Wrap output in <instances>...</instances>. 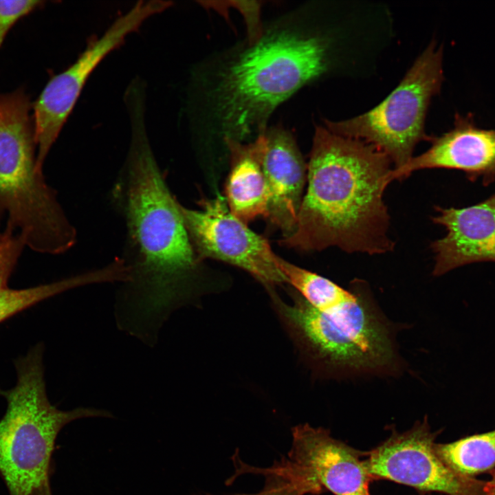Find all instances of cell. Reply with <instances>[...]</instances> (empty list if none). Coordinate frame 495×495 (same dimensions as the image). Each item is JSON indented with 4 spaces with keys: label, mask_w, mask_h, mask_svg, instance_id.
I'll list each match as a JSON object with an SVG mask.
<instances>
[{
    "label": "cell",
    "mask_w": 495,
    "mask_h": 495,
    "mask_svg": "<svg viewBox=\"0 0 495 495\" xmlns=\"http://www.w3.org/2000/svg\"><path fill=\"white\" fill-rule=\"evenodd\" d=\"M129 151L113 188L133 258L116 302L117 324L146 344L156 342L169 313L186 292L198 263L179 204L170 192L147 136L144 118L130 120Z\"/></svg>",
    "instance_id": "cell-1"
},
{
    "label": "cell",
    "mask_w": 495,
    "mask_h": 495,
    "mask_svg": "<svg viewBox=\"0 0 495 495\" xmlns=\"http://www.w3.org/2000/svg\"><path fill=\"white\" fill-rule=\"evenodd\" d=\"M289 12L196 76L197 126L240 142L265 133L276 108L325 73L329 41Z\"/></svg>",
    "instance_id": "cell-2"
},
{
    "label": "cell",
    "mask_w": 495,
    "mask_h": 495,
    "mask_svg": "<svg viewBox=\"0 0 495 495\" xmlns=\"http://www.w3.org/2000/svg\"><path fill=\"white\" fill-rule=\"evenodd\" d=\"M390 164L373 146L316 126L296 228L280 244L307 252L335 246L348 253L390 252L383 195Z\"/></svg>",
    "instance_id": "cell-3"
},
{
    "label": "cell",
    "mask_w": 495,
    "mask_h": 495,
    "mask_svg": "<svg viewBox=\"0 0 495 495\" xmlns=\"http://www.w3.org/2000/svg\"><path fill=\"white\" fill-rule=\"evenodd\" d=\"M31 109L23 87L0 93V217L25 246L59 254L75 244L76 231L37 168Z\"/></svg>",
    "instance_id": "cell-4"
},
{
    "label": "cell",
    "mask_w": 495,
    "mask_h": 495,
    "mask_svg": "<svg viewBox=\"0 0 495 495\" xmlns=\"http://www.w3.org/2000/svg\"><path fill=\"white\" fill-rule=\"evenodd\" d=\"M43 346L38 344L16 362V382L0 390L7 408L0 419V476L10 495H32L50 484L56 439L69 422L108 417L92 408L61 410L50 402L44 377Z\"/></svg>",
    "instance_id": "cell-5"
},
{
    "label": "cell",
    "mask_w": 495,
    "mask_h": 495,
    "mask_svg": "<svg viewBox=\"0 0 495 495\" xmlns=\"http://www.w3.org/2000/svg\"><path fill=\"white\" fill-rule=\"evenodd\" d=\"M272 296L283 322L315 368L330 374L386 373L395 368L389 330L367 297L329 312L310 306L298 294L290 305Z\"/></svg>",
    "instance_id": "cell-6"
},
{
    "label": "cell",
    "mask_w": 495,
    "mask_h": 495,
    "mask_svg": "<svg viewBox=\"0 0 495 495\" xmlns=\"http://www.w3.org/2000/svg\"><path fill=\"white\" fill-rule=\"evenodd\" d=\"M442 63L443 47L432 41L380 104L351 119L325 120V126L373 146L388 156L393 168L404 166L420 141L432 139L425 133L424 123L430 100L444 80Z\"/></svg>",
    "instance_id": "cell-7"
},
{
    "label": "cell",
    "mask_w": 495,
    "mask_h": 495,
    "mask_svg": "<svg viewBox=\"0 0 495 495\" xmlns=\"http://www.w3.org/2000/svg\"><path fill=\"white\" fill-rule=\"evenodd\" d=\"M171 5L172 2L162 0L137 2L89 43L70 66L50 79L32 105L34 140L38 149L36 165L39 170H43L46 157L94 70L128 36Z\"/></svg>",
    "instance_id": "cell-8"
},
{
    "label": "cell",
    "mask_w": 495,
    "mask_h": 495,
    "mask_svg": "<svg viewBox=\"0 0 495 495\" xmlns=\"http://www.w3.org/2000/svg\"><path fill=\"white\" fill-rule=\"evenodd\" d=\"M199 210L181 205L196 256L219 260L251 274L270 291L285 283L278 256L267 240L235 217L221 198L202 199Z\"/></svg>",
    "instance_id": "cell-9"
},
{
    "label": "cell",
    "mask_w": 495,
    "mask_h": 495,
    "mask_svg": "<svg viewBox=\"0 0 495 495\" xmlns=\"http://www.w3.org/2000/svg\"><path fill=\"white\" fill-rule=\"evenodd\" d=\"M437 434L425 417L409 430H393L365 459L373 479L389 480L421 492L448 495H487L486 481L460 475L449 468L434 449Z\"/></svg>",
    "instance_id": "cell-10"
},
{
    "label": "cell",
    "mask_w": 495,
    "mask_h": 495,
    "mask_svg": "<svg viewBox=\"0 0 495 495\" xmlns=\"http://www.w3.org/2000/svg\"><path fill=\"white\" fill-rule=\"evenodd\" d=\"M292 443L286 459L314 489L334 495H371L373 480L361 452L333 438L329 430L308 424L292 428Z\"/></svg>",
    "instance_id": "cell-11"
},
{
    "label": "cell",
    "mask_w": 495,
    "mask_h": 495,
    "mask_svg": "<svg viewBox=\"0 0 495 495\" xmlns=\"http://www.w3.org/2000/svg\"><path fill=\"white\" fill-rule=\"evenodd\" d=\"M431 140L426 151L412 157L404 166L391 169L387 177L388 184L427 168L463 171L470 182L481 179L484 186L495 182V129L478 126L472 113H456L453 128Z\"/></svg>",
    "instance_id": "cell-12"
},
{
    "label": "cell",
    "mask_w": 495,
    "mask_h": 495,
    "mask_svg": "<svg viewBox=\"0 0 495 495\" xmlns=\"http://www.w3.org/2000/svg\"><path fill=\"white\" fill-rule=\"evenodd\" d=\"M432 217L446 234L431 243L435 254L432 274L440 276L476 263H495V192L485 200L463 208L436 207Z\"/></svg>",
    "instance_id": "cell-13"
},
{
    "label": "cell",
    "mask_w": 495,
    "mask_h": 495,
    "mask_svg": "<svg viewBox=\"0 0 495 495\" xmlns=\"http://www.w3.org/2000/svg\"><path fill=\"white\" fill-rule=\"evenodd\" d=\"M264 133L267 146L263 166L269 194L267 219L287 237L296 228L307 166L290 131L274 126Z\"/></svg>",
    "instance_id": "cell-14"
},
{
    "label": "cell",
    "mask_w": 495,
    "mask_h": 495,
    "mask_svg": "<svg viewBox=\"0 0 495 495\" xmlns=\"http://www.w3.org/2000/svg\"><path fill=\"white\" fill-rule=\"evenodd\" d=\"M230 170L226 185L230 212L248 224L257 217L267 218L269 194L263 160L267 146L265 133L253 142L224 138Z\"/></svg>",
    "instance_id": "cell-15"
},
{
    "label": "cell",
    "mask_w": 495,
    "mask_h": 495,
    "mask_svg": "<svg viewBox=\"0 0 495 495\" xmlns=\"http://www.w3.org/2000/svg\"><path fill=\"white\" fill-rule=\"evenodd\" d=\"M278 265L285 283L291 285L302 299L319 311H331L357 297V292L346 290L331 280L280 257Z\"/></svg>",
    "instance_id": "cell-16"
},
{
    "label": "cell",
    "mask_w": 495,
    "mask_h": 495,
    "mask_svg": "<svg viewBox=\"0 0 495 495\" xmlns=\"http://www.w3.org/2000/svg\"><path fill=\"white\" fill-rule=\"evenodd\" d=\"M434 449L453 471L473 477L495 466V430L449 443H435Z\"/></svg>",
    "instance_id": "cell-17"
},
{
    "label": "cell",
    "mask_w": 495,
    "mask_h": 495,
    "mask_svg": "<svg viewBox=\"0 0 495 495\" xmlns=\"http://www.w3.org/2000/svg\"><path fill=\"white\" fill-rule=\"evenodd\" d=\"M100 280V273L91 270L29 288L3 289L0 292V323L43 300L76 287L99 283Z\"/></svg>",
    "instance_id": "cell-18"
},
{
    "label": "cell",
    "mask_w": 495,
    "mask_h": 495,
    "mask_svg": "<svg viewBox=\"0 0 495 495\" xmlns=\"http://www.w3.org/2000/svg\"><path fill=\"white\" fill-rule=\"evenodd\" d=\"M265 476L263 488L257 493L237 495H306L315 494L311 485L283 458L268 468H253Z\"/></svg>",
    "instance_id": "cell-19"
},
{
    "label": "cell",
    "mask_w": 495,
    "mask_h": 495,
    "mask_svg": "<svg viewBox=\"0 0 495 495\" xmlns=\"http://www.w3.org/2000/svg\"><path fill=\"white\" fill-rule=\"evenodd\" d=\"M25 246L19 234L8 226L0 230V292L8 288V280Z\"/></svg>",
    "instance_id": "cell-20"
},
{
    "label": "cell",
    "mask_w": 495,
    "mask_h": 495,
    "mask_svg": "<svg viewBox=\"0 0 495 495\" xmlns=\"http://www.w3.org/2000/svg\"><path fill=\"white\" fill-rule=\"evenodd\" d=\"M44 3L35 0L0 1V48L14 25Z\"/></svg>",
    "instance_id": "cell-21"
},
{
    "label": "cell",
    "mask_w": 495,
    "mask_h": 495,
    "mask_svg": "<svg viewBox=\"0 0 495 495\" xmlns=\"http://www.w3.org/2000/svg\"><path fill=\"white\" fill-rule=\"evenodd\" d=\"M486 492L487 495H495V472L492 480L486 483Z\"/></svg>",
    "instance_id": "cell-22"
},
{
    "label": "cell",
    "mask_w": 495,
    "mask_h": 495,
    "mask_svg": "<svg viewBox=\"0 0 495 495\" xmlns=\"http://www.w3.org/2000/svg\"><path fill=\"white\" fill-rule=\"evenodd\" d=\"M32 495H52L50 484L35 492Z\"/></svg>",
    "instance_id": "cell-23"
}]
</instances>
